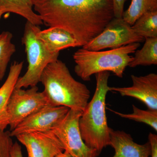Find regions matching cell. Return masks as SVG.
Segmentation results:
<instances>
[{"label": "cell", "instance_id": "1", "mask_svg": "<svg viewBox=\"0 0 157 157\" xmlns=\"http://www.w3.org/2000/svg\"><path fill=\"white\" fill-rule=\"evenodd\" d=\"M33 3L43 24L67 31L82 47L114 17L112 0H35Z\"/></svg>", "mask_w": 157, "mask_h": 157}, {"label": "cell", "instance_id": "2", "mask_svg": "<svg viewBox=\"0 0 157 157\" xmlns=\"http://www.w3.org/2000/svg\"><path fill=\"white\" fill-rule=\"evenodd\" d=\"M49 105L82 111L90 96L85 85L76 80L67 65L57 59L46 67L40 78Z\"/></svg>", "mask_w": 157, "mask_h": 157}, {"label": "cell", "instance_id": "3", "mask_svg": "<svg viewBox=\"0 0 157 157\" xmlns=\"http://www.w3.org/2000/svg\"><path fill=\"white\" fill-rule=\"evenodd\" d=\"M109 72L95 74L96 88L92 99L88 102L79 120L82 140L90 148L100 154L103 149L109 145L110 129L107 124L106 100L109 91Z\"/></svg>", "mask_w": 157, "mask_h": 157}, {"label": "cell", "instance_id": "4", "mask_svg": "<svg viewBox=\"0 0 157 157\" xmlns=\"http://www.w3.org/2000/svg\"><path fill=\"white\" fill-rule=\"evenodd\" d=\"M140 46L139 43H133L104 51H93L82 48L73 54L76 63L74 71L85 81H90L92 75L105 71H110L122 78L126 68L133 60V56L130 54L135 53Z\"/></svg>", "mask_w": 157, "mask_h": 157}, {"label": "cell", "instance_id": "5", "mask_svg": "<svg viewBox=\"0 0 157 157\" xmlns=\"http://www.w3.org/2000/svg\"><path fill=\"white\" fill-rule=\"evenodd\" d=\"M39 28L29 21L26 22L21 42L25 46L28 66L26 73L17 79L15 88L36 86L46 67L58 59L59 53L48 51L37 38Z\"/></svg>", "mask_w": 157, "mask_h": 157}, {"label": "cell", "instance_id": "6", "mask_svg": "<svg viewBox=\"0 0 157 157\" xmlns=\"http://www.w3.org/2000/svg\"><path fill=\"white\" fill-rule=\"evenodd\" d=\"M82 112L70 109L67 115L52 130L64 151L73 157H98L99 154L89 147L82 137L79 120Z\"/></svg>", "mask_w": 157, "mask_h": 157}, {"label": "cell", "instance_id": "7", "mask_svg": "<svg viewBox=\"0 0 157 157\" xmlns=\"http://www.w3.org/2000/svg\"><path fill=\"white\" fill-rule=\"evenodd\" d=\"M144 40L137 35L132 26L121 18H113L104 30L82 48L88 50L99 51L114 49L133 43H140Z\"/></svg>", "mask_w": 157, "mask_h": 157}, {"label": "cell", "instance_id": "8", "mask_svg": "<svg viewBox=\"0 0 157 157\" xmlns=\"http://www.w3.org/2000/svg\"><path fill=\"white\" fill-rule=\"evenodd\" d=\"M48 104L44 93L39 92L37 86L27 90L14 88L7 106L10 131L26 118Z\"/></svg>", "mask_w": 157, "mask_h": 157}, {"label": "cell", "instance_id": "9", "mask_svg": "<svg viewBox=\"0 0 157 157\" xmlns=\"http://www.w3.org/2000/svg\"><path fill=\"white\" fill-rule=\"evenodd\" d=\"M70 109L63 106H44L29 116L10 131L11 137L31 132L51 131L67 115Z\"/></svg>", "mask_w": 157, "mask_h": 157}, {"label": "cell", "instance_id": "10", "mask_svg": "<svg viewBox=\"0 0 157 157\" xmlns=\"http://www.w3.org/2000/svg\"><path fill=\"white\" fill-rule=\"evenodd\" d=\"M16 137L26 148L28 157H55L64 151L52 131L28 132Z\"/></svg>", "mask_w": 157, "mask_h": 157}, {"label": "cell", "instance_id": "11", "mask_svg": "<svg viewBox=\"0 0 157 157\" xmlns=\"http://www.w3.org/2000/svg\"><path fill=\"white\" fill-rule=\"evenodd\" d=\"M133 85L129 87H109V91L121 95L132 97L143 102L150 110H157V75L151 73L144 76H131Z\"/></svg>", "mask_w": 157, "mask_h": 157}, {"label": "cell", "instance_id": "12", "mask_svg": "<svg viewBox=\"0 0 157 157\" xmlns=\"http://www.w3.org/2000/svg\"><path fill=\"white\" fill-rule=\"evenodd\" d=\"M109 146L115 151L112 157H149L151 147L149 142L143 144L136 143L130 134L123 131L110 129Z\"/></svg>", "mask_w": 157, "mask_h": 157}, {"label": "cell", "instance_id": "13", "mask_svg": "<svg viewBox=\"0 0 157 157\" xmlns=\"http://www.w3.org/2000/svg\"><path fill=\"white\" fill-rule=\"evenodd\" d=\"M38 39L43 43L46 49L52 53L70 47H81L73 35L60 28L51 27L37 32Z\"/></svg>", "mask_w": 157, "mask_h": 157}, {"label": "cell", "instance_id": "14", "mask_svg": "<svg viewBox=\"0 0 157 157\" xmlns=\"http://www.w3.org/2000/svg\"><path fill=\"white\" fill-rule=\"evenodd\" d=\"M23 64V62L14 61L11 65L8 77L0 87V130H5L9 126L8 102L22 71Z\"/></svg>", "mask_w": 157, "mask_h": 157}, {"label": "cell", "instance_id": "15", "mask_svg": "<svg viewBox=\"0 0 157 157\" xmlns=\"http://www.w3.org/2000/svg\"><path fill=\"white\" fill-rule=\"evenodd\" d=\"M0 13H12L24 17L35 25H43L33 9V0H0Z\"/></svg>", "mask_w": 157, "mask_h": 157}, {"label": "cell", "instance_id": "16", "mask_svg": "<svg viewBox=\"0 0 157 157\" xmlns=\"http://www.w3.org/2000/svg\"><path fill=\"white\" fill-rule=\"evenodd\" d=\"M144 39L145 43L143 47L135 51V57L129 64L130 67L157 64V37L146 38Z\"/></svg>", "mask_w": 157, "mask_h": 157}, {"label": "cell", "instance_id": "17", "mask_svg": "<svg viewBox=\"0 0 157 157\" xmlns=\"http://www.w3.org/2000/svg\"><path fill=\"white\" fill-rule=\"evenodd\" d=\"M157 11V0H132L128 9L124 11L122 18L132 26L147 12Z\"/></svg>", "mask_w": 157, "mask_h": 157}, {"label": "cell", "instance_id": "18", "mask_svg": "<svg viewBox=\"0 0 157 157\" xmlns=\"http://www.w3.org/2000/svg\"><path fill=\"white\" fill-rule=\"evenodd\" d=\"M134 32L145 39L157 37V11L147 12L132 26Z\"/></svg>", "mask_w": 157, "mask_h": 157}, {"label": "cell", "instance_id": "19", "mask_svg": "<svg viewBox=\"0 0 157 157\" xmlns=\"http://www.w3.org/2000/svg\"><path fill=\"white\" fill-rule=\"evenodd\" d=\"M12 38L13 35L9 31H4L0 34V81L5 76L11 57L16 52Z\"/></svg>", "mask_w": 157, "mask_h": 157}, {"label": "cell", "instance_id": "20", "mask_svg": "<svg viewBox=\"0 0 157 157\" xmlns=\"http://www.w3.org/2000/svg\"><path fill=\"white\" fill-rule=\"evenodd\" d=\"M132 107L133 113L128 114L117 112L112 109L109 110L121 117L146 124L157 132V110H143L134 105Z\"/></svg>", "mask_w": 157, "mask_h": 157}, {"label": "cell", "instance_id": "21", "mask_svg": "<svg viewBox=\"0 0 157 157\" xmlns=\"http://www.w3.org/2000/svg\"><path fill=\"white\" fill-rule=\"evenodd\" d=\"M10 132L0 130V157H11L13 142Z\"/></svg>", "mask_w": 157, "mask_h": 157}, {"label": "cell", "instance_id": "22", "mask_svg": "<svg viewBox=\"0 0 157 157\" xmlns=\"http://www.w3.org/2000/svg\"><path fill=\"white\" fill-rule=\"evenodd\" d=\"M127 0H112L114 17L121 18L124 12V6Z\"/></svg>", "mask_w": 157, "mask_h": 157}, {"label": "cell", "instance_id": "23", "mask_svg": "<svg viewBox=\"0 0 157 157\" xmlns=\"http://www.w3.org/2000/svg\"><path fill=\"white\" fill-rule=\"evenodd\" d=\"M148 142L151 147V157H157V135L150 133L148 136Z\"/></svg>", "mask_w": 157, "mask_h": 157}, {"label": "cell", "instance_id": "24", "mask_svg": "<svg viewBox=\"0 0 157 157\" xmlns=\"http://www.w3.org/2000/svg\"><path fill=\"white\" fill-rule=\"evenodd\" d=\"M11 157H23L21 146L17 142L13 143L11 149Z\"/></svg>", "mask_w": 157, "mask_h": 157}, {"label": "cell", "instance_id": "25", "mask_svg": "<svg viewBox=\"0 0 157 157\" xmlns=\"http://www.w3.org/2000/svg\"><path fill=\"white\" fill-rule=\"evenodd\" d=\"M55 157H73L72 156L68 153L66 151H63V152L60 153Z\"/></svg>", "mask_w": 157, "mask_h": 157}, {"label": "cell", "instance_id": "26", "mask_svg": "<svg viewBox=\"0 0 157 157\" xmlns=\"http://www.w3.org/2000/svg\"><path fill=\"white\" fill-rule=\"evenodd\" d=\"M2 13H0V19H1V18H2V16L3 15Z\"/></svg>", "mask_w": 157, "mask_h": 157}, {"label": "cell", "instance_id": "27", "mask_svg": "<svg viewBox=\"0 0 157 157\" xmlns=\"http://www.w3.org/2000/svg\"><path fill=\"white\" fill-rule=\"evenodd\" d=\"M33 1H35V0H33Z\"/></svg>", "mask_w": 157, "mask_h": 157}]
</instances>
